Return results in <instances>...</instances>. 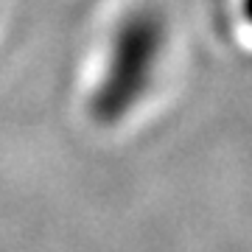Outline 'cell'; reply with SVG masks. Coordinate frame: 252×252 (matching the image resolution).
Listing matches in <instances>:
<instances>
[{
	"mask_svg": "<svg viewBox=\"0 0 252 252\" xmlns=\"http://www.w3.org/2000/svg\"><path fill=\"white\" fill-rule=\"evenodd\" d=\"M168 39V17L157 6H132L115 20L87 98L95 124L112 129L140 109L162 70Z\"/></svg>",
	"mask_w": 252,
	"mask_h": 252,
	"instance_id": "1",
	"label": "cell"
},
{
	"mask_svg": "<svg viewBox=\"0 0 252 252\" xmlns=\"http://www.w3.org/2000/svg\"><path fill=\"white\" fill-rule=\"evenodd\" d=\"M235 6H238V17H241V23L247 28H252V0H238Z\"/></svg>",
	"mask_w": 252,
	"mask_h": 252,
	"instance_id": "2",
	"label": "cell"
}]
</instances>
